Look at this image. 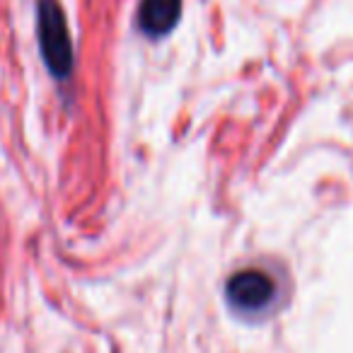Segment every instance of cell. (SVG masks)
Masks as SVG:
<instances>
[{
  "label": "cell",
  "instance_id": "1",
  "mask_svg": "<svg viewBox=\"0 0 353 353\" xmlns=\"http://www.w3.org/2000/svg\"><path fill=\"white\" fill-rule=\"evenodd\" d=\"M37 34H39V49L46 68L54 78L65 80L73 70V41H70L68 22L59 0L37 3Z\"/></svg>",
  "mask_w": 353,
  "mask_h": 353
},
{
  "label": "cell",
  "instance_id": "2",
  "mask_svg": "<svg viewBox=\"0 0 353 353\" xmlns=\"http://www.w3.org/2000/svg\"><path fill=\"white\" fill-rule=\"evenodd\" d=\"M228 300L240 312H259L269 307L276 298V285L271 276H266L259 269H242L228 281L225 285Z\"/></svg>",
  "mask_w": 353,
  "mask_h": 353
},
{
  "label": "cell",
  "instance_id": "3",
  "mask_svg": "<svg viewBox=\"0 0 353 353\" xmlns=\"http://www.w3.org/2000/svg\"><path fill=\"white\" fill-rule=\"evenodd\" d=\"M182 12V0H143L138 20L145 34L162 37L176 25Z\"/></svg>",
  "mask_w": 353,
  "mask_h": 353
}]
</instances>
